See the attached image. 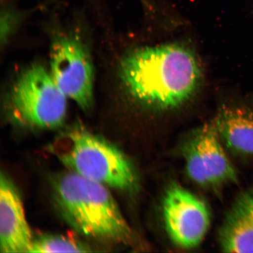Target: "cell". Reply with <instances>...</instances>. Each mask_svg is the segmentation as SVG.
<instances>
[{
  "label": "cell",
  "instance_id": "cell-10",
  "mask_svg": "<svg viewBox=\"0 0 253 253\" xmlns=\"http://www.w3.org/2000/svg\"><path fill=\"white\" fill-rule=\"evenodd\" d=\"M226 146L234 153L253 157V107L236 104L224 106L214 122Z\"/></svg>",
  "mask_w": 253,
  "mask_h": 253
},
{
  "label": "cell",
  "instance_id": "cell-8",
  "mask_svg": "<svg viewBox=\"0 0 253 253\" xmlns=\"http://www.w3.org/2000/svg\"><path fill=\"white\" fill-rule=\"evenodd\" d=\"M34 239L18 190L11 180L1 173L0 178L1 252L30 253Z\"/></svg>",
  "mask_w": 253,
  "mask_h": 253
},
{
  "label": "cell",
  "instance_id": "cell-2",
  "mask_svg": "<svg viewBox=\"0 0 253 253\" xmlns=\"http://www.w3.org/2000/svg\"><path fill=\"white\" fill-rule=\"evenodd\" d=\"M53 192L62 216L77 232L107 241H131L130 227L106 186L70 170L53 180Z\"/></svg>",
  "mask_w": 253,
  "mask_h": 253
},
{
  "label": "cell",
  "instance_id": "cell-4",
  "mask_svg": "<svg viewBox=\"0 0 253 253\" xmlns=\"http://www.w3.org/2000/svg\"><path fill=\"white\" fill-rule=\"evenodd\" d=\"M68 98L45 68L30 66L22 72L9 92V110L13 118L34 127L51 129L64 122Z\"/></svg>",
  "mask_w": 253,
  "mask_h": 253
},
{
  "label": "cell",
  "instance_id": "cell-9",
  "mask_svg": "<svg viewBox=\"0 0 253 253\" xmlns=\"http://www.w3.org/2000/svg\"><path fill=\"white\" fill-rule=\"evenodd\" d=\"M226 253H253V187L240 194L227 213L219 233Z\"/></svg>",
  "mask_w": 253,
  "mask_h": 253
},
{
  "label": "cell",
  "instance_id": "cell-5",
  "mask_svg": "<svg viewBox=\"0 0 253 253\" xmlns=\"http://www.w3.org/2000/svg\"><path fill=\"white\" fill-rule=\"evenodd\" d=\"M50 50V71L53 81L66 97L84 111L93 100V69L84 44L75 37L56 38Z\"/></svg>",
  "mask_w": 253,
  "mask_h": 253
},
{
  "label": "cell",
  "instance_id": "cell-6",
  "mask_svg": "<svg viewBox=\"0 0 253 253\" xmlns=\"http://www.w3.org/2000/svg\"><path fill=\"white\" fill-rule=\"evenodd\" d=\"M163 211L167 233L176 245L189 249L201 244L211 224L204 201L182 186L173 185L164 197Z\"/></svg>",
  "mask_w": 253,
  "mask_h": 253
},
{
  "label": "cell",
  "instance_id": "cell-7",
  "mask_svg": "<svg viewBox=\"0 0 253 253\" xmlns=\"http://www.w3.org/2000/svg\"><path fill=\"white\" fill-rule=\"evenodd\" d=\"M215 124L199 128L185 149L186 169L193 181L203 186L235 183L237 175L220 143Z\"/></svg>",
  "mask_w": 253,
  "mask_h": 253
},
{
  "label": "cell",
  "instance_id": "cell-11",
  "mask_svg": "<svg viewBox=\"0 0 253 253\" xmlns=\"http://www.w3.org/2000/svg\"><path fill=\"white\" fill-rule=\"evenodd\" d=\"M89 247L71 235H42L34 239L30 253H87Z\"/></svg>",
  "mask_w": 253,
  "mask_h": 253
},
{
  "label": "cell",
  "instance_id": "cell-3",
  "mask_svg": "<svg viewBox=\"0 0 253 253\" xmlns=\"http://www.w3.org/2000/svg\"><path fill=\"white\" fill-rule=\"evenodd\" d=\"M53 155L78 175L116 189L135 187L133 167L118 148L85 129H72L50 146Z\"/></svg>",
  "mask_w": 253,
  "mask_h": 253
},
{
  "label": "cell",
  "instance_id": "cell-1",
  "mask_svg": "<svg viewBox=\"0 0 253 253\" xmlns=\"http://www.w3.org/2000/svg\"><path fill=\"white\" fill-rule=\"evenodd\" d=\"M122 79L129 94L155 108H173L191 96L200 79L197 58L179 44L142 47L123 59Z\"/></svg>",
  "mask_w": 253,
  "mask_h": 253
}]
</instances>
